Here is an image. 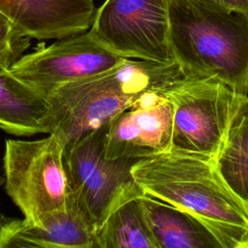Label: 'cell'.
Masks as SVG:
<instances>
[{"mask_svg":"<svg viewBox=\"0 0 248 248\" xmlns=\"http://www.w3.org/2000/svg\"><path fill=\"white\" fill-rule=\"evenodd\" d=\"M132 174L143 195L194 215L227 248L248 241V206L226 184L213 158L170 147L136 161Z\"/></svg>","mask_w":248,"mask_h":248,"instance_id":"obj_1","label":"cell"},{"mask_svg":"<svg viewBox=\"0 0 248 248\" xmlns=\"http://www.w3.org/2000/svg\"><path fill=\"white\" fill-rule=\"evenodd\" d=\"M188 77L179 64L126 58L105 73L64 84L48 97V125L65 148L108 124L140 97L166 95Z\"/></svg>","mask_w":248,"mask_h":248,"instance_id":"obj_2","label":"cell"},{"mask_svg":"<svg viewBox=\"0 0 248 248\" xmlns=\"http://www.w3.org/2000/svg\"><path fill=\"white\" fill-rule=\"evenodd\" d=\"M169 18L171 52L186 77L248 96V14L207 0H169Z\"/></svg>","mask_w":248,"mask_h":248,"instance_id":"obj_3","label":"cell"},{"mask_svg":"<svg viewBox=\"0 0 248 248\" xmlns=\"http://www.w3.org/2000/svg\"><path fill=\"white\" fill-rule=\"evenodd\" d=\"M3 169L5 190L30 227L39 229L46 217L68 209L72 193L65 145L56 135L33 140L8 139Z\"/></svg>","mask_w":248,"mask_h":248,"instance_id":"obj_4","label":"cell"},{"mask_svg":"<svg viewBox=\"0 0 248 248\" xmlns=\"http://www.w3.org/2000/svg\"><path fill=\"white\" fill-rule=\"evenodd\" d=\"M107 127L81 136L65 148L72 197L96 231L121 206L143 196L132 174L136 160L106 156Z\"/></svg>","mask_w":248,"mask_h":248,"instance_id":"obj_5","label":"cell"},{"mask_svg":"<svg viewBox=\"0 0 248 248\" xmlns=\"http://www.w3.org/2000/svg\"><path fill=\"white\" fill-rule=\"evenodd\" d=\"M173 106L171 147L215 160L232 119L248 101L223 82L186 78L166 94Z\"/></svg>","mask_w":248,"mask_h":248,"instance_id":"obj_6","label":"cell"},{"mask_svg":"<svg viewBox=\"0 0 248 248\" xmlns=\"http://www.w3.org/2000/svg\"><path fill=\"white\" fill-rule=\"evenodd\" d=\"M124 58L172 63L169 0H106L88 30Z\"/></svg>","mask_w":248,"mask_h":248,"instance_id":"obj_7","label":"cell"},{"mask_svg":"<svg viewBox=\"0 0 248 248\" xmlns=\"http://www.w3.org/2000/svg\"><path fill=\"white\" fill-rule=\"evenodd\" d=\"M125 59L86 31L22 55L10 71L47 99L60 86L109 71Z\"/></svg>","mask_w":248,"mask_h":248,"instance_id":"obj_8","label":"cell"},{"mask_svg":"<svg viewBox=\"0 0 248 248\" xmlns=\"http://www.w3.org/2000/svg\"><path fill=\"white\" fill-rule=\"evenodd\" d=\"M172 121L173 106L166 95H143L108 124L106 156L138 161L169 150Z\"/></svg>","mask_w":248,"mask_h":248,"instance_id":"obj_9","label":"cell"},{"mask_svg":"<svg viewBox=\"0 0 248 248\" xmlns=\"http://www.w3.org/2000/svg\"><path fill=\"white\" fill-rule=\"evenodd\" d=\"M0 13L22 37L48 40L86 32L96 10L93 0H0Z\"/></svg>","mask_w":248,"mask_h":248,"instance_id":"obj_10","label":"cell"},{"mask_svg":"<svg viewBox=\"0 0 248 248\" xmlns=\"http://www.w3.org/2000/svg\"><path fill=\"white\" fill-rule=\"evenodd\" d=\"M138 202L159 248H227L222 238L194 215L146 195Z\"/></svg>","mask_w":248,"mask_h":248,"instance_id":"obj_11","label":"cell"},{"mask_svg":"<svg viewBox=\"0 0 248 248\" xmlns=\"http://www.w3.org/2000/svg\"><path fill=\"white\" fill-rule=\"evenodd\" d=\"M0 129L15 136L50 134L48 102L0 66Z\"/></svg>","mask_w":248,"mask_h":248,"instance_id":"obj_12","label":"cell"},{"mask_svg":"<svg viewBox=\"0 0 248 248\" xmlns=\"http://www.w3.org/2000/svg\"><path fill=\"white\" fill-rule=\"evenodd\" d=\"M215 163L229 188L248 206V101L230 124Z\"/></svg>","mask_w":248,"mask_h":248,"instance_id":"obj_13","label":"cell"},{"mask_svg":"<svg viewBox=\"0 0 248 248\" xmlns=\"http://www.w3.org/2000/svg\"><path fill=\"white\" fill-rule=\"evenodd\" d=\"M96 237L102 248H159L138 199L113 212L97 230Z\"/></svg>","mask_w":248,"mask_h":248,"instance_id":"obj_14","label":"cell"},{"mask_svg":"<svg viewBox=\"0 0 248 248\" xmlns=\"http://www.w3.org/2000/svg\"><path fill=\"white\" fill-rule=\"evenodd\" d=\"M30 228L38 236L46 240L69 246L87 244L96 239L97 232L73 197L67 210L48 215L43 220L39 229Z\"/></svg>","mask_w":248,"mask_h":248,"instance_id":"obj_15","label":"cell"},{"mask_svg":"<svg viewBox=\"0 0 248 248\" xmlns=\"http://www.w3.org/2000/svg\"><path fill=\"white\" fill-rule=\"evenodd\" d=\"M0 248H102L95 240L78 246L57 244L38 236L23 219L0 216Z\"/></svg>","mask_w":248,"mask_h":248,"instance_id":"obj_16","label":"cell"},{"mask_svg":"<svg viewBox=\"0 0 248 248\" xmlns=\"http://www.w3.org/2000/svg\"><path fill=\"white\" fill-rule=\"evenodd\" d=\"M29 44L13 23L0 13V66L11 68L20 57Z\"/></svg>","mask_w":248,"mask_h":248,"instance_id":"obj_17","label":"cell"},{"mask_svg":"<svg viewBox=\"0 0 248 248\" xmlns=\"http://www.w3.org/2000/svg\"><path fill=\"white\" fill-rule=\"evenodd\" d=\"M216 5L248 14V0H207Z\"/></svg>","mask_w":248,"mask_h":248,"instance_id":"obj_18","label":"cell"},{"mask_svg":"<svg viewBox=\"0 0 248 248\" xmlns=\"http://www.w3.org/2000/svg\"><path fill=\"white\" fill-rule=\"evenodd\" d=\"M4 186V177H2L1 175H0V190H1V188ZM1 216V215H0Z\"/></svg>","mask_w":248,"mask_h":248,"instance_id":"obj_19","label":"cell"},{"mask_svg":"<svg viewBox=\"0 0 248 248\" xmlns=\"http://www.w3.org/2000/svg\"><path fill=\"white\" fill-rule=\"evenodd\" d=\"M238 248H248V241L246 242V243H244V244H242L241 246H239Z\"/></svg>","mask_w":248,"mask_h":248,"instance_id":"obj_20","label":"cell"}]
</instances>
